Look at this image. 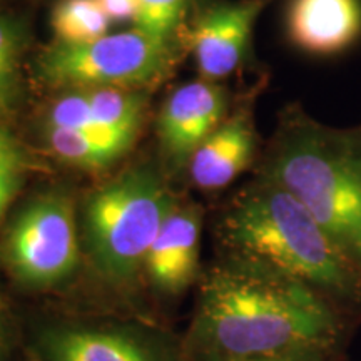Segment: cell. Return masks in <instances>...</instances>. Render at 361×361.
<instances>
[{
  "mask_svg": "<svg viewBox=\"0 0 361 361\" xmlns=\"http://www.w3.org/2000/svg\"><path fill=\"white\" fill-rule=\"evenodd\" d=\"M340 329L331 300L308 284L224 258L202 278L189 348L197 360L324 353Z\"/></svg>",
  "mask_w": 361,
  "mask_h": 361,
  "instance_id": "1",
  "label": "cell"
},
{
  "mask_svg": "<svg viewBox=\"0 0 361 361\" xmlns=\"http://www.w3.org/2000/svg\"><path fill=\"white\" fill-rule=\"evenodd\" d=\"M218 239L226 258L296 279L333 301L361 300V266L291 192L264 176L224 206Z\"/></svg>",
  "mask_w": 361,
  "mask_h": 361,
  "instance_id": "2",
  "label": "cell"
},
{
  "mask_svg": "<svg viewBox=\"0 0 361 361\" xmlns=\"http://www.w3.org/2000/svg\"><path fill=\"white\" fill-rule=\"evenodd\" d=\"M259 176L291 192L361 266V123L331 128L291 106L281 116Z\"/></svg>",
  "mask_w": 361,
  "mask_h": 361,
  "instance_id": "3",
  "label": "cell"
},
{
  "mask_svg": "<svg viewBox=\"0 0 361 361\" xmlns=\"http://www.w3.org/2000/svg\"><path fill=\"white\" fill-rule=\"evenodd\" d=\"M176 204L151 166H135L96 189L84 204L82 243L97 273L111 283L133 281Z\"/></svg>",
  "mask_w": 361,
  "mask_h": 361,
  "instance_id": "4",
  "label": "cell"
},
{
  "mask_svg": "<svg viewBox=\"0 0 361 361\" xmlns=\"http://www.w3.org/2000/svg\"><path fill=\"white\" fill-rule=\"evenodd\" d=\"M169 40L142 30L106 34L85 44L57 42L39 59L40 78L57 87H134L154 82L169 69Z\"/></svg>",
  "mask_w": 361,
  "mask_h": 361,
  "instance_id": "5",
  "label": "cell"
},
{
  "mask_svg": "<svg viewBox=\"0 0 361 361\" xmlns=\"http://www.w3.org/2000/svg\"><path fill=\"white\" fill-rule=\"evenodd\" d=\"M2 258L16 283L27 290H51L67 281L80 259L69 194L47 191L27 202L8 226Z\"/></svg>",
  "mask_w": 361,
  "mask_h": 361,
  "instance_id": "6",
  "label": "cell"
},
{
  "mask_svg": "<svg viewBox=\"0 0 361 361\" xmlns=\"http://www.w3.org/2000/svg\"><path fill=\"white\" fill-rule=\"evenodd\" d=\"M40 361H191L164 333L135 323L59 319L34 333Z\"/></svg>",
  "mask_w": 361,
  "mask_h": 361,
  "instance_id": "7",
  "label": "cell"
},
{
  "mask_svg": "<svg viewBox=\"0 0 361 361\" xmlns=\"http://www.w3.org/2000/svg\"><path fill=\"white\" fill-rule=\"evenodd\" d=\"M271 2H214L197 16L189 42L202 79L216 82L243 66L250 54L256 20Z\"/></svg>",
  "mask_w": 361,
  "mask_h": 361,
  "instance_id": "8",
  "label": "cell"
},
{
  "mask_svg": "<svg viewBox=\"0 0 361 361\" xmlns=\"http://www.w3.org/2000/svg\"><path fill=\"white\" fill-rule=\"evenodd\" d=\"M228 116V96L213 80H196L171 94L161 111L159 137L166 156L188 164L192 152Z\"/></svg>",
  "mask_w": 361,
  "mask_h": 361,
  "instance_id": "9",
  "label": "cell"
},
{
  "mask_svg": "<svg viewBox=\"0 0 361 361\" xmlns=\"http://www.w3.org/2000/svg\"><path fill=\"white\" fill-rule=\"evenodd\" d=\"M286 34L308 56L345 54L361 40V0H290Z\"/></svg>",
  "mask_w": 361,
  "mask_h": 361,
  "instance_id": "10",
  "label": "cell"
},
{
  "mask_svg": "<svg viewBox=\"0 0 361 361\" xmlns=\"http://www.w3.org/2000/svg\"><path fill=\"white\" fill-rule=\"evenodd\" d=\"M201 231L200 207L176 204L144 261V271L156 291L179 295L191 286L200 266Z\"/></svg>",
  "mask_w": 361,
  "mask_h": 361,
  "instance_id": "11",
  "label": "cell"
},
{
  "mask_svg": "<svg viewBox=\"0 0 361 361\" xmlns=\"http://www.w3.org/2000/svg\"><path fill=\"white\" fill-rule=\"evenodd\" d=\"M258 137L250 111L238 109L211 133L189 157L194 186L218 191L245 173L255 161Z\"/></svg>",
  "mask_w": 361,
  "mask_h": 361,
  "instance_id": "12",
  "label": "cell"
},
{
  "mask_svg": "<svg viewBox=\"0 0 361 361\" xmlns=\"http://www.w3.org/2000/svg\"><path fill=\"white\" fill-rule=\"evenodd\" d=\"M44 141L57 159L80 169H106L119 161L134 144L135 135L44 126Z\"/></svg>",
  "mask_w": 361,
  "mask_h": 361,
  "instance_id": "13",
  "label": "cell"
},
{
  "mask_svg": "<svg viewBox=\"0 0 361 361\" xmlns=\"http://www.w3.org/2000/svg\"><path fill=\"white\" fill-rule=\"evenodd\" d=\"M27 45L24 25L0 16V121L11 117L22 94V56Z\"/></svg>",
  "mask_w": 361,
  "mask_h": 361,
  "instance_id": "14",
  "label": "cell"
},
{
  "mask_svg": "<svg viewBox=\"0 0 361 361\" xmlns=\"http://www.w3.org/2000/svg\"><path fill=\"white\" fill-rule=\"evenodd\" d=\"M111 19L97 0H61L52 12V29L61 44H85L109 34Z\"/></svg>",
  "mask_w": 361,
  "mask_h": 361,
  "instance_id": "15",
  "label": "cell"
},
{
  "mask_svg": "<svg viewBox=\"0 0 361 361\" xmlns=\"http://www.w3.org/2000/svg\"><path fill=\"white\" fill-rule=\"evenodd\" d=\"M84 92L90 112L104 128L137 135L144 97L128 87H87Z\"/></svg>",
  "mask_w": 361,
  "mask_h": 361,
  "instance_id": "16",
  "label": "cell"
},
{
  "mask_svg": "<svg viewBox=\"0 0 361 361\" xmlns=\"http://www.w3.org/2000/svg\"><path fill=\"white\" fill-rule=\"evenodd\" d=\"M186 0H137L134 27L152 37L169 40L178 29Z\"/></svg>",
  "mask_w": 361,
  "mask_h": 361,
  "instance_id": "17",
  "label": "cell"
},
{
  "mask_svg": "<svg viewBox=\"0 0 361 361\" xmlns=\"http://www.w3.org/2000/svg\"><path fill=\"white\" fill-rule=\"evenodd\" d=\"M17 166V168H32V159L27 154L25 147L19 139L0 123V168Z\"/></svg>",
  "mask_w": 361,
  "mask_h": 361,
  "instance_id": "18",
  "label": "cell"
},
{
  "mask_svg": "<svg viewBox=\"0 0 361 361\" xmlns=\"http://www.w3.org/2000/svg\"><path fill=\"white\" fill-rule=\"evenodd\" d=\"M25 171L27 169L17 168V166H4V168H0V221L6 214L8 202L13 200V196L19 191L22 176H24Z\"/></svg>",
  "mask_w": 361,
  "mask_h": 361,
  "instance_id": "19",
  "label": "cell"
},
{
  "mask_svg": "<svg viewBox=\"0 0 361 361\" xmlns=\"http://www.w3.org/2000/svg\"><path fill=\"white\" fill-rule=\"evenodd\" d=\"M111 22H134L137 13V0H97Z\"/></svg>",
  "mask_w": 361,
  "mask_h": 361,
  "instance_id": "20",
  "label": "cell"
},
{
  "mask_svg": "<svg viewBox=\"0 0 361 361\" xmlns=\"http://www.w3.org/2000/svg\"><path fill=\"white\" fill-rule=\"evenodd\" d=\"M200 361H326L323 351H303V353H288L274 356H258V358L243 360H200Z\"/></svg>",
  "mask_w": 361,
  "mask_h": 361,
  "instance_id": "21",
  "label": "cell"
},
{
  "mask_svg": "<svg viewBox=\"0 0 361 361\" xmlns=\"http://www.w3.org/2000/svg\"><path fill=\"white\" fill-rule=\"evenodd\" d=\"M8 355V328L7 322L0 313V361H6Z\"/></svg>",
  "mask_w": 361,
  "mask_h": 361,
  "instance_id": "22",
  "label": "cell"
}]
</instances>
